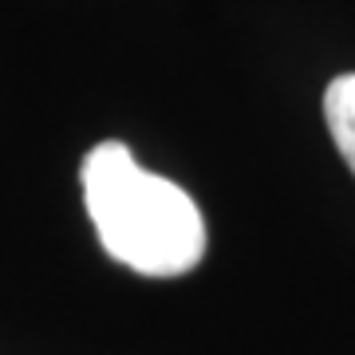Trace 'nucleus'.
<instances>
[{"label":"nucleus","mask_w":355,"mask_h":355,"mask_svg":"<svg viewBox=\"0 0 355 355\" xmlns=\"http://www.w3.org/2000/svg\"><path fill=\"white\" fill-rule=\"evenodd\" d=\"M83 202L111 261L142 277H182L205 257L202 209L182 186L135 162L123 142L83 158Z\"/></svg>","instance_id":"1"},{"label":"nucleus","mask_w":355,"mask_h":355,"mask_svg":"<svg viewBox=\"0 0 355 355\" xmlns=\"http://www.w3.org/2000/svg\"><path fill=\"white\" fill-rule=\"evenodd\" d=\"M324 123L331 130L336 150L355 174V71L352 76H336L324 91Z\"/></svg>","instance_id":"2"}]
</instances>
